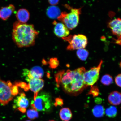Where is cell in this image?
<instances>
[{
  "label": "cell",
  "mask_w": 121,
  "mask_h": 121,
  "mask_svg": "<svg viewBox=\"0 0 121 121\" xmlns=\"http://www.w3.org/2000/svg\"><path fill=\"white\" fill-rule=\"evenodd\" d=\"M86 71L85 68L81 67L73 70L60 71L55 76L57 85L61 86L69 94H79L87 86L83 79V74Z\"/></svg>",
  "instance_id": "obj_1"
},
{
  "label": "cell",
  "mask_w": 121,
  "mask_h": 121,
  "mask_svg": "<svg viewBox=\"0 0 121 121\" xmlns=\"http://www.w3.org/2000/svg\"><path fill=\"white\" fill-rule=\"evenodd\" d=\"M29 73L33 78H41L43 77L44 72L43 69L39 66H35L29 70Z\"/></svg>",
  "instance_id": "obj_17"
},
{
  "label": "cell",
  "mask_w": 121,
  "mask_h": 121,
  "mask_svg": "<svg viewBox=\"0 0 121 121\" xmlns=\"http://www.w3.org/2000/svg\"><path fill=\"white\" fill-rule=\"evenodd\" d=\"M15 10L14 6L12 4L2 8L0 9V18L4 20H6L11 16Z\"/></svg>",
  "instance_id": "obj_12"
},
{
  "label": "cell",
  "mask_w": 121,
  "mask_h": 121,
  "mask_svg": "<svg viewBox=\"0 0 121 121\" xmlns=\"http://www.w3.org/2000/svg\"><path fill=\"white\" fill-rule=\"evenodd\" d=\"M108 26L117 38L115 40V43L121 46V19L117 18L110 21Z\"/></svg>",
  "instance_id": "obj_9"
},
{
  "label": "cell",
  "mask_w": 121,
  "mask_h": 121,
  "mask_svg": "<svg viewBox=\"0 0 121 121\" xmlns=\"http://www.w3.org/2000/svg\"><path fill=\"white\" fill-rule=\"evenodd\" d=\"M31 121V120H26V121Z\"/></svg>",
  "instance_id": "obj_30"
},
{
  "label": "cell",
  "mask_w": 121,
  "mask_h": 121,
  "mask_svg": "<svg viewBox=\"0 0 121 121\" xmlns=\"http://www.w3.org/2000/svg\"><path fill=\"white\" fill-rule=\"evenodd\" d=\"M99 94V91L97 86H92L88 94L91 95L93 97L97 96Z\"/></svg>",
  "instance_id": "obj_23"
},
{
  "label": "cell",
  "mask_w": 121,
  "mask_h": 121,
  "mask_svg": "<svg viewBox=\"0 0 121 121\" xmlns=\"http://www.w3.org/2000/svg\"><path fill=\"white\" fill-rule=\"evenodd\" d=\"M119 66H120V67L121 68V62L120 63H119Z\"/></svg>",
  "instance_id": "obj_28"
},
{
  "label": "cell",
  "mask_w": 121,
  "mask_h": 121,
  "mask_svg": "<svg viewBox=\"0 0 121 121\" xmlns=\"http://www.w3.org/2000/svg\"><path fill=\"white\" fill-rule=\"evenodd\" d=\"M29 71L28 69H24L22 75L25 77V80L29 83V89L34 93V99L44 86V81L41 78H33L30 75Z\"/></svg>",
  "instance_id": "obj_7"
},
{
  "label": "cell",
  "mask_w": 121,
  "mask_h": 121,
  "mask_svg": "<svg viewBox=\"0 0 121 121\" xmlns=\"http://www.w3.org/2000/svg\"><path fill=\"white\" fill-rule=\"evenodd\" d=\"M63 105V100L61 98H56L55 99V102H54V106H55L56 107H57V106L62 107Z\"/></svg>",
  "instance_id": "obj_25"
},
{
  "label": "cell",
  "mask_w": 121,
  "mask_h": 121,
  "mask_svg": "<svg viewBox=\"0 0 121 121\" xmlns=\"http://www.w3.org/2000/svg\"><path fill=\"white\" fill-rule=\"evenodd\" d=\"M59 116L61 120L63 121H69L72 118V113L70 109L65 107L60 110Z\"/></svg>",
  "instance_id": "obj_16"
},
{
  "label": "cell",
  "mask_w": 121,
  "mask_h": 121,
  "mask_svg": "<svg viewBox=\"0 0 121 121\" xmlns=\"http://www.w3.org/2000/svg\"><path fill=\"white\" fill-rule=\"evenodd\" d=\"M38 32L32 24L14 23L12 32L13 41L19 48L27 47L34 45Z\"/></svg>",
  "instance_id": "obj_2"
},
{
  "label": "cell",
  "mask_w": 121,
  "mask_h": 121,
  "mask_svg": "<svg viewBox=\"0 0 121 121\" xmlns=\"http://www.w3.org/2000/svg\"><path fill=\"white\" fill-rule=\"evenodd\" d=\"M52 105L50 95L49 93L44 92L39 93L31 103L32 108L37 111H49Z\"/></svg>",
  "instance_id": "obj_4"
},
{
  "label": "cell",
  "mask_w": 121,
  "mask_h": 121,
  "mask_svg": "<svg viewBox=\"0 0 121 121\" xmlns=\"http://www.w3.org/2000/svg\"><path fill=\"white\" fill-rule=\"evenodd\" d=\"M16 17L18 22L26 23L30 19V13L26 9H20L17 13Z\"/></svg>",
  "instance_id": "obj_14"
},
{
  "label": "cell",
  "mask_w": 121,
  "mask_h": 121,
  "mask_svg": "<svg viewBox=\"0 0 121 121\" xmlns=\"http://www.w3.org/2000/svg\"><path fill=\"white\" fill-rule=\"evenodd\" d=\"M101 82L104 85H109L113 83V78L111 75L107 74L103 76L101 78Z\"/></svg>",
  "instance_id": "obj_21"
},
{
  "label": "cell",
  "mask_w": 121,
  "mask_h": 121,
  "mask_svg": "<svg viewBox=\"0 0 121 121\" xmlns=\"http://www.w3.org/2000/svg\"><path fill=\"white\" fill-rule=\"evenodd\" d=\"M59 8L56 6H51L48 8L46 10V14L50 18H57L61 13Z\"/></svg>",
  "instance_id": "obj_15"
},
{
  "label": "cell",
  "mask_w": 121,
  "mask_h": 121,
  "mask_svg": "<svg viewBox=\"0 0 121 121\" xmlns=\"http://www.w3.org/2000/svg\"><path fill=\"white\" fill-rule=\"evenodd\" d=\"M48 121H56L55 120H49Z\"/></svg>",
  "instance_id": "obj_29"
},
{
  "label": "cell",
  "mask_w": 121,
  "mask_h": 121,
  "mask_svg": "<svg viewBox=\"0 0 121 121\" xmlns=\"http://www.w3.org/2000/svg\"><path fill=\"white\" fill-rule=\"evenodd\" d=\"M53 23L54 25V34L57 37L62 38L69 35L70 33L69 30L64 24L56 21H54Z\"/></svg>",
  "instance_id": "obj_11"
},
{
  "label": "cell",
  "mask_w": 121,
  "mask_h": 121,
  "mask_svg": "<svg viewBox=\"0 0 121 121\" xmlns=\"http://www.w3.org/2000/svg\"><path fill=\"white\" fill-rule=\"evenodd\" d=\"M49 64L50 66L52 68H56L59 65L58 60L56 58L51 59L50 60Z\"/></svg>",
  "instance_id": "obj_24"
},
{
  "label": "cell",
  "mask_w": 121,
  "mask_h": 121,
  "mask_svg": "<svg viewBox=\"0 0 121 121\" xmlns=\"http://www.w3.org/2000/svg\"><path fill=\"white\" fill-rule=\"evenodd\" d=\"M92 112L95 117L101 118L103 117L105 114V109L102 105H97L94 107Z\"/></svg>",
  "instance_id": "obj_18"
},
{
  "label": "cell",
  "mask_w": 121,
  "mask_h": 121,
  "mask_svg": "<svg viewBox=\"0 0 121 121\" xmlns=\"http://www.w3.org/2000/svg\"><path fill=\"white\" fill-rule=\"evenodd\" d=\"M13 85L10 81L6 82L0 78V103L3 105H7L14 96L12 94Z\"/></svg>",
  "instance_id": "obj_6"
},
{
  "label": "cell",
  "mask_w": 121,
  "mask_h": 121,
  "mask_svg": "<svg viewBox=\"0 0 121 121\" xmlns=\"http://www.w3.org/2000/svg\"><path fill=\"white\" fill-rule=\"evenodd\" d=\"M65 7L70 10V11L69 13L62 12L57 19L64 24L69 30H72L77 27L79 23L81 8H73L68 5H66Z\"/></svg>",
  "instance_id": "obj_3"
},
{
  "label": "cell",
  "mask_w": 121,
  "mask_h": 121,
  "mask_svg": "<svg viewBox=\"0 0 121 121\" xmlns=\"http://www.w3.org/2000/svg\"><path fill=\"white\" fill-rule=\"evenodd\" d=\"M116 84L119 87L121 88V74L118 75L115 78Z\"/></svg>",
  "instance_id": "obj_26"
},
{
  "label": "cell",
  "mask_w": 121,
  "mask_h": 121,
  "mask_svg": "<svg viewBox=\"0 0 121 121\" xmlns=\"http://www.w3.org/2000/svg\"><path fill=\"white\" fill-rule=\"evenodd\" d=\"M76 54L77 56L80 60H85L88 56L89 52L84 48L78 49L77 51Z\"/></svg>",
  "instance_id": "obj_19"
},
{
  "label": "cell",
  "mask_w": 121,
  "mask_h": 121,
  "mask_svg": "<svg viewBox=\"0 0 121 121\" xmlns=\"http://www.w3.org/2000/svg\"><path fill=\"white\" fill-rule=\"evenodd\" d=\"M62 39L69 42L67 49L69 50L84 49L88 43L87 37L82 34L70 35Z\"/></svg>",
  "instance_id": "obj_5"
},
{
  "label": "cell",
  "mask_w": 121,
  "mask_h": 121,
  "mask_svg": "<svg viewBox=\"0 0 121 121\" xmlns=\"http://www.w3.org/2000/svg\"><path fill=\"white\" fill-rule=\"evenodd\" d=\"M27 115L29 119L34 120L39 117L38 111L33 109H30L27 111Z\"/></svg>",
  "instance_id": "obj_22"
},
{
  "label": "cell",
  "mask_w": 121,
  "mask_h": 121,
  "mask_svg": "<svg viewBox=\"0 0 121 121\" xmlns=\"http://www.w3.org/2000/svg\"><path fill=\"white\" fill-rule=\"evenodd\" d=\"M29 100L24 93H22L14 99L13 107L22 113L26 111V108L29 105Z\"/></svg>",
  "instance_id": "obj_10"
},
{
  "label": "cell",
  "mask_w": 121,
  "mask_h": 121,
  "mask_svg": "<svg viewBox=\"0 0 121 121\" xmlns=\"http://www.w3.org/2000/svg\"><path fill=\"white\" fill-rule=\"evenodd\" d=\"M108 99L111 105H119L121 104V93L116 91L112 92L109 95Z\"/></svg>",
  "instance_id": "obj_13"
},
{
  "label": "cell",
  "mask_w": 121,
  "mask_h": 121,
  "mask_svg": "<svg viewBox=\"0 0 121 121\" xmlns=\"http://www.w3.org/2000/svg\"><path fill=\"white\" fill-rule=\"evenodd\" d=\"M103 61L101 60L97 67L92 68L88 71H86L83 75V79L85 85L93 86L99 78L100 72Z\"/></svg>",
  "instance_id": "obj_8"
},
{
  "label": "cell",
  "mask_w": 121,
  "mask_h": 121,
  "mask_svg": "<svg viewBox=\"0 0 121 121\" xmlns=\"http://www.w3.org/2000/svg\"><path fill=\"white\" fill-rule=\"evenodd\" d=\"M106 115L110 118H114L117 116V108L114 106H111L106 109Z\"/></svg>",
  "instance_id": "obj_20"
},
{
  "label": "cell",
  "mask_w": 121,
  "mask_h": 121,
  "mask_svg": "<svg viewBox=\"0 0 121 121\" xmlns=\"http://www.w3.org/2000/svg\"><path fill=\"white\" fill-rule=\"evenodd\" d=\"M60 0H48L49 4L52 6H56L58 4Z\"/></svg>",
  "instance_id": "obj_27"
}]
</instances>
